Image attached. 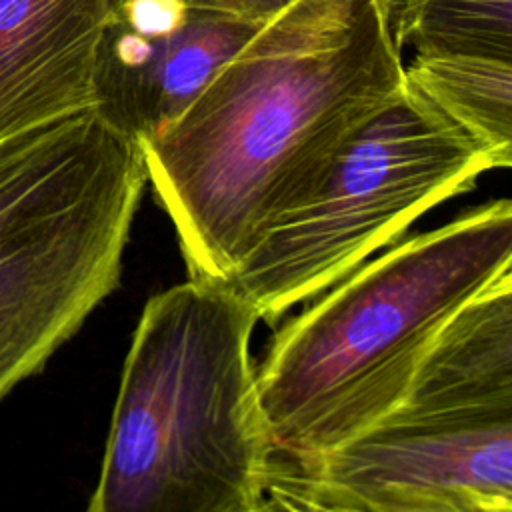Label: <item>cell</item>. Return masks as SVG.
I'll use <instances>...</instances> for the list:
<instances>
[{"mask_svg": "<svg viewBox=\"0 0 512 512\" xmlns=\"http://www.w3.org/2000/svg\"><path fill=\"white\" fill-rule=\"evenodd\" d=\"M402 92V52L376 0H292L270 16L140 142L188 278L230 280Z\"/></svg>", "mask_w": 512, "mask_h": 512, "instance_id": "1", "label": "cell"}, {"mask_svg": "<svg viewBox=\"0 0 512 512\" xmlns=\"http://www.w3.org/2000/svg\"><path fill=\"white\" fill-rule=\"evenodd\" d=\"M230 280L154 294L124 360L86 512H262L276 448Z\"/></svg>", "mask_w": 512, "mask_h": 512, "instance_id": "2", "label": "cell"}, {"mask_svg": "<svg viewBox=\"0 0 512 512\" xmlns=\"http://www.w3.org/2000/svg\"><path fill=\"white\" fill-rule=\"evenodd\" d=\"M512 268V202L410 236L278 328L256 368L276 454L306 462L394 412L444 324Z\"/></svg>", "mask_w": 512, "mask_h": 512, "instance_id": "3", "label": "cell"}, {"mask_svg": "<svg viewBox=\"0 0 512 512\" xmlns=\"http://www.w3.org/2000/svg\"><path fill=\"white\" fill-rule=\"evenodd\" d=\"M146 184L98 106L0 142V402L116 290Z\"/></svg>", "mask_w": 512, "mask_h": 512, "instance_id": "4", "label": "cell"}, {"mask_svg": "<svg viewBox=\"0 0 512 512\" xmlns=\"http://www.w3.org/2000/svg\"><path fill=\"white\" fill-rule=\"evenodd\" d=\"M494 168L484 148L404 82L400 98L344 146L318 190L264 236L230 282L274 324Z\"/></svg>", "mask_w": 512, "mask_h": 512, "instance_id": "5", "label": "cell"}, {"mask_svg": "<svg viewBox=\"0 0 512 512\" xmlns=\"http://www.w3.org/2000/svg\"><path fill=\"white\" fill-rule=\"evenodd\" d=\"M286 462L308 490L334 502L382 490H454L512 502V414L392 412L332 452Z\"/></svg>", "mask_w": 512, "mask_h": 512, "instance_id": "6", "label": "cell"}, {"mask_svg": "<svg viewBox=\"0 0 512 512\" xmlns=\"http://www.w3.org/2000/svg\"><path fill=\"white\" fill-rule=\"evenodd\" d=\"M116 0H0V142L96 106Z\"/></svg>", "mask_w": 512, "mask_h": 512, "instance_id": "7", "label": "cell"}, {"mask_svg": "<svg viewBox=\"0 0 512 512\" xmlns=\"http://www.w3.org/2000/svg\"><path fill=\"white\" fill-rule=\"evenodd\" d=\"M394 412L512 414V268L498 274L444 324Z\"/></svg>", "mask_w": 512, "mask_h": 512, "instance_id": "8", "label": "cell"}, {"mask_svg": "<svg viewBox=\"0 0 512 512\" xmlns=\"http://www.w3.org/2000/svg\"><path fill=\"white\" fill-rule=\"evenodd\" d=\"M264 22L192 10L180 30L148 40L136 66L98 68L96 106L140 142L150 140Z\"/></svg>", "mask_w": 512, "mask_h": 512, "instance_id": "9", "label": "cell"}, {"mask_svg": "<svg viewBox=\"0 0 512 512\" xmlns=\"http://www.w3.org/2000/svg\"><path fill=\"white\" fill-rule=\"evenodd\" d=\"M404 82L484 148L512 164V58L472 52H416Z\"/></svg>", "mask_w": 512, "mask_h": 512, "instance_id": "10", "label": "cell"}, {"mask_svg": "<svg viewBox=\"0 0 512 512\" xmlns=\"http://www.w3.org/2000/svg\"><path fill=\"white\" fill-rule=\"evenodd\" d=\"M394 46L512 58V0H376Z\"/></svg>", "mask_w": 512, "mask_h": 512, "instance_id": "11", "label": "cell"}, {"mask_svg": "<svg viewBox=\"0 0 512 512\" xmlns=\"http://www.w3.org/2000/svg\"><path fill=\"white\" fill-rule=\"evenodd\" d=\"M338 504L360 512H512V502L508 500L454 490H382Z\"/></svg>", "mask_w": 512, "mask_h": 512, "instance_id": "12", "label": "cell"}, {"mask_svg": "<svg viewBox=\"0 0 512 512\" xmlns=\"http://www.w3.org/2000/svg\"><path fill=\"white\" fill-rule=\"evenodd\" d=\"M190 12L184 0H120L114 6L112 20L142 38L156 40L180 30Z\"/></svg>", "mask_w": 512, "mask_h": 512, "instance_id": "13", "label": "cell"}, {"mask_svg": "<svg viewBox=\"0 0 512 512\" xmlns=\"http://www.w3.org/2000/svg\"><path fill=\"white\" fill-rule=\"evenodd\" d=\"M268 498L288 512H360L310 492L284 458H276L268 480Z\"/></svg>", "mask_w": 512, "mask_h": 512, "instance_id": "14", "label": "cell"}, {"mask_svg": "<svg viewBox=\"0 0 512 512\" xmlns=\"http://www.w3.org/2000/svg\"><path fill=\"white\" fill-rule=\"evenodd\" d=\"M120 2V0H116ZM190 10L230 14L250 20H268L292 0H184Z\"/></svg>", "mask_w": 512, "mask_h": 512, "instance_id": "15", "label": "cell"}, {"mask_svg": "<svg viewBox=\"0 0 512 512\" xmlns=\"http://www.w3.org/2000/svg\"><path fill=\"white\" fill-rule=\"evenodd\" d=\"M262 512H288V510H284V508H280L276 502H272L270 498H268V504H266V508L262 510Z\"/></svg>", "mask_w": 512, "mask_h": 512, "instance_id": "16", "label": "cell"}]
</instances>
